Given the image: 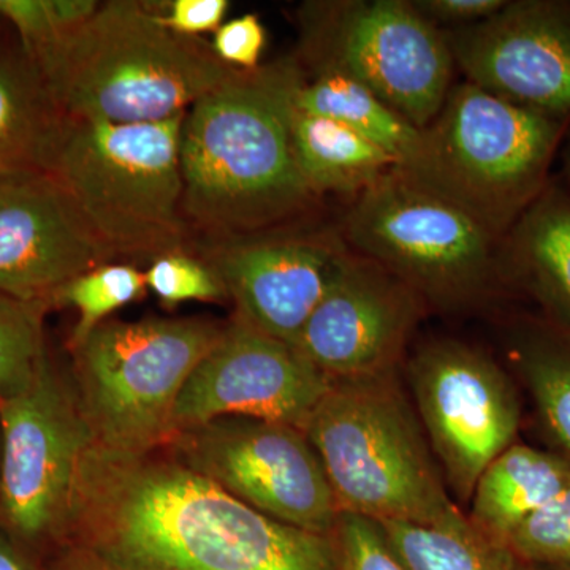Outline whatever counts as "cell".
Returning a JSON list of instances; mask_svg holds the SVG:
<instances>
[{"mask_svg":"<svg viewBox=\"0 0 570 570\" xmlns=\"http://www.w3.org/2000/svg\"><path fill=\"white\" fill-rule=\"evenodd\" d=\"M299 24L303 69L351 75L419 129L455 85L445 33L412 0L306 2Z\"/></svg>","mask_w":570,"mask_h":570,"instance_id":"9c48e42d","label":"cell"},{"mask_svg":"<svg viewBox=\"0 0 570 570\" xmlns=\"http://www.w3.org/2000/svg\"><path fill=\"white\" fill-rule=\"evenodd\" d=\"M187 112V111H186ZM186 112L160 122L110 124L62 116L45 170L55 176L112 254L181 253V134Z\"/></svg>","mask_w":570,"mask_h":570,"instance_id":"8992f818","label":"cell"},{"mask_svg":"<svg viewBox=\"0 0 570 570\" xmlns=\"http://www.w3.org/2000/svg\"><path fill=\"white\" fill-rule=\"evenodd\" d=\"M337 230L352 253L384 266L438 305L472 302L501 276V242L396 168L355 195Z\"/></svg>","mask_w":570,"mask_h":570,"instance_id":"ba28073f","label":"cell"},{"mask_svg":"<svg viewBox=\"0 0 570 570\" xmlns=\"http://www.w3.org/2000/svg\"><path fill=\"white\" fill-rule=\"evenodd\" d=\"M96 0H0V14L14 26L22 52L33 62L91 20Z\"/></svg>","mask_w":570,"mask_h":570,"instance_id":"4316f807","label":"cell"},{"mask_svg":"<svg viewBox=\"0 0 570 570\" xmlns=\"http://www.w3.org/2000/svg\"><path fill=\"white\" fill-rule=\"evenodd\" d=\"M62 115L24 52L0 56V178L45 170Z\"/></svg>","mask_w":570,"mask_h":570,"instance_id":"44dd1931","label":"cell"},{"mask_svg":"<svg viewBox=\"0 0 570 570\" xmlns=\"http://www.w3.org/2000/svg\"><path fill=\"white\" fill-rule=\"evenodd\" d=\"M0 513L24 546L61 538L92 431L73 385L50 358L20 392L0 400Z\"/></svg>","mask_w":570,"mask_h":570,"instance_id":"8fae6325","label":"cell"},{"mask_svg":"<svg viewBox=\"0 0 570 570\" xmlns=\"http://www.w3.org/2000/svg\"><path fill=\"white\" fill-rule=\"evenodd\" d=\"M59 540L69 570H337L332 535L269 519L164 445L92 442Z\"/></svg>","mask_w":570,"mask_h":570,"instance_id":"6da1fadb","label":"cell"},{"mask_svg":"<svg viewBox=\"0 0 570 570\" xmlns=\"http://www.w3.org/2000/svg\"><path fill=\"white\" fill-rule=\"evenodd\" d=\"M513 363L547 434L570 460V333L543 321L523 322Z\"/></svg>","mask_w":570,"mask_h":570,"instance_id":"cb8c5ba5","label":"cell"},{"mask_svg":"<svg viewBox=\"0 0 570 570\" xmlns=\"http://www.w3.org/2000/svg\"><path fill=\"white\" fill-rule=\"evenodd\" d=\"M0 570H43L33 561L24 543L0 527Z\"/></svg>","mask_w":570,"mask_h":570,"instance_id":"836d02e7","label":"cell"},{"mask_svg":"<svg viewBox=\"0 0 570 570\" xmlns=\"http://www.w3.org/2000/svg\"><path fill=\"white\" fill-rule=\"evenodd\" d=\"M145 281L146 287L168 307L187 302H219L227 296L212 266L186 250L154 258Z\"/></svg>","mask_w":570,"mask_h":570,"instance_id":"f1b7e54d","label":"cell"},{"mask_svg":"<svg viewBox=\"0 0 570 570\" xmlns=\"http://www.w3.org/2000/svg\"><path fill=\"white\" fill-rule=\"evenodd\" d=\"M569 487L570 460L515 442L480 475L468 519L487 538L505 543L517 528Z\"/></svg>","mask_w":570,"mask_h":570,"instance_id":"d6986e66","label":"cell"},{"mask_svg":"<svg viewBox=\"0 0 570 570\" xmlns=\"http://www.w3.org/2000/svg\"><path fill=\"white\" fill-rule=\"evenodd\" d=\"M442 32L466 81L570 118V0H505L485 21Z\"/></svg>","mask_w":570,"mask_h":570,"instance_id":"2e32d148","label":"cell"},{"mask_svg":"<svg viewBox=\"0 0 570 570\" xmlns=\"http://www.w3.org/2000/svg\"><path fill=\"white\" fill-rule=\"evenodd\" d=\"M332 384L294 346L235 317L184 385L171 434L219 417L272 420L303 430Z\"/></svg>","mask_w":570,"mask_h":570,"instance_id":"4fadbf2b","label":"cell"},{"mask_svg":"<svg viewBox=\"0 0 570 570\" xmlns=\"http://www.w3.org/2000/svg\"><path fill=\"white\" fill-rule=\"evenodd\" d=\"M377 524L407 570H546L520 560L505 543L487 538L464 513L442 523Z\"/></svg>","mask_w":570,"mask_h":570,"instance_id":"603a6c76","label":"cell"},{"mask_svg":"<svg viewBox=\"0 0 570 570\" xmlns=\"http://www.w3.org/2000/svg\"><path fill=\"white\" fill-rule=\"evenodd\" d=\"M116 255L47 170L0 178V294L47 303Z\"/></svg>","mask_w":570,"mask_h":570,"instance_id":"e0dca14e","label":"cell"},{"mask_svg":"<svg viewBox=\"0 0 570 570\" xmlns=\"http://www.w3.org/2000/svg\"><path fill=\"white\" fill-rule=\"evenodd\" d=\"M569 126L568 116L531 110L463 81L396 170L501 242L550 183Z\"/></svg>","mask_w":570,"mask_h":570,"instance_id":"277c9868","label":"cell"},{"mask_svg":"<svg viewBox=\"0 0 570 570\" xmlns=\"http://www.w3.org/2000/svg\"><path fill=\"white\" fill-rule=\"evenodd\" d=\"M292 145L299 174L317 197L358 195L397 168L395 157L351 127L298 110L292 119Z\"/></svg>","mask_w":570,"mask_h":570,"instance_id":"ffe728a7","label":"cell"},{"mask_svg":"<svg viewBox=\"0 0 570 570\" xmlns=\"http://www.w3.org/2000/svg\"><path fill=\"white\" fill-rule=\"evenodd\" d=\"M223 330L200 317L107 321L70 346L71 385L94 442L124 452L164 445L184 385Z\"/></svg>","mask_w":570,"mask_h":570,"instance_id":"52a82bcc","label":"cell"},{"mask_svg":"<svg viewBox=\"0 0 570 570\" xmlns=\"http://www.w3.org/2000/svg\"><path fill=\"white\" fill-rule=\"evenodd\" d=\"M332 538L337 570H407L390 549L376 521L341 512Z\"/></svg>","mask_w":570,"mask_h":570,"instance_id":"f546056e","label":"cell"},{"mask_svg":"<svg viewBox=\"0 0 570 570\" xmlns=\"http://www.w3.org/2000/svg\"><path fill=\"white\" fill-rule=\"evenodd\" d=\"M562 159H564L566 167L570 171V126L568 134H566L564 141H562L561 146Z\"/></svg>","mask_w":570,"mask_h":570,"instance_id":"e575fe53","label":"cell"},{"mask_svg":"<svg viewBox=\"0 0 570 570\" xmlns=\"http://www.w3.org/2000/svg\"><path fill=\"white\" fill-rule=\"evenodd\" d=\"M145 272L127 264H107L75 277L52 296L51 305L71 306L78 311V322L70 346L85 340L115 311L137 302L146 294Z\"/></svg>","mask_w":570,"mask_h":570,"instance_id":"d4e9b609","label":"cell"},{"mask_svg":"<svg viewBox=\"0 0 570 570\" xmlns=\"http://www.w3.org/2000/svg\"><path fill=\"white\" fill-rule=\"evenodd\" d=\"M409 382L445 482L461 501H471L482 472L519 436L521 407L512 381L489 355L439 340L412 356Z\"/></svg>","mask_w":570,"mask_h":570,"instance_id":"7c38bea8","label":"cell"},{"mask_svg":"<svg viewBox=\"0 0 570 570\" xmlns=\"http://www.w3.org/2000/svg\"><path fill=\"white\" fill-rule=\"evenodd\" d=\"M66 118L160 122L186 112L236 69L205 40L157 21L154 3L115 0L32 62Z\"/></svg>","mask_w":570,"mask_h":570,"instance_id":"3957f363","label":"cell"},{"mask_svg":"<svg viewBox=\"0 0 570 570\" xmlns=\"http://www.w3.org/2000/svg\"><path fill=\"white\" fill-rule=\"evenodd\" d=\"M305 70L283 58L236 70L186 112L183 216L213 242L284 227L317 195L296 165L292 119Z\"/></svg>","mask_w":570,"mask_h":570,"instance_id":"7a4b0ae2","label":"cell"},{"mask_svg":"<svg viewBox=\"0 0 570 570\" xmlns=\"http://www.w3.org/2000/svg\"><path fill=\"white\" fill-rule=\"evenodd\" d=\"M303 431L340 512L376 523L433 524L463 515L396 370L333 381Z\"/></svg>","mask_w":570,"mask_h":570,"instance_id":"5b68a950","label":"cell"},{"mask_svg":"<svg viewBox=\"0 0 570 570\" xmlns=\"http://www.w3.org/2000/svg\"><path fill=\"white\" fill-rule=\"evenodd\" d=\"M505 546L535 568H570V487L517 528Z\"/></svg>","mask_w":570,"mask_h":570,"instance_id":"83f0119b","label":"cell"},{"mask_svg":"<svg viewBox=\"0 0 570 570\" xmlns=\"http://www.w3.org/2000/svg\"><path fill=\"white\" fill-rule=\"evenodd\" d=\"M48 307L0 294V400L31 384L47 362L43 314Z\"/></svg>","mask_w":570,"mask_h":570,"instance_id":"484cf974","label":"cell"},{"mask_svg":"<svg viewBox=\"0 0 570 570\" xmlns=\"http://www.w3.org/2000/svg\"><path fill=\"white\" fill-rule=\"evenodd\" d=\"M164 448L269 519L314 534L335 531L341 513L335 494L299 428L219 417L175 431Z\"/></svg>","mask_w":570,"mask_h":570,"instance_id":"30bf717a","label":"cell"},{"mask_svg":"<svg viewBox=\"0 0 570 570\" xmlns=\"http://www.w3.org/2000/svg\"><path fill=\"white\" fill-rule=\"evenodd\" d=\"M212 47L217 58L232 69H258L266 47V31L261 18L249 13L224 22L214 36Z\"/></svg>","mask_w":570,"mask_h":570,"instance_id":"4dcf8cb0","label":"cell"},{"mask_svg":"<svg viewBox=\"0 0 570 570\" xmlns=\"http://www.w3.org/2000/svg\"><path fill=\"white\" fill-rule=\"evenodd\" d=\"M228 6L227 0H174L167 3L165 13L157 7V21L170 32L198 39L200 33L216 32L224 24Z\"/></svg>","mask_w":570,"mask_h":570,"instance_id":"1f68e13d","label":"cell"},{"mask_svg":"<svg viewBox=\"0 0 570 570\" xmlns=\"http://www.w3.org/2000/svg\"><path fill=\"white\" fill-rule=\"evenodd\" d=\"M549 570H570V568H561V569H549Z\"/></svg>","mask_w":570,"mask_h":570,"instance_id":"d590c367","label":"cell"},{"mask_svg":"<svg viewBox=\"0 0 570 570\" xmlns=\"http://www.w3.org/2000/svg\"><path fill=\"white\" fill-rule=\"evenodd\" d=\"M348 250L340 230L277 227L216 239L205 262L234 299L236 317L294 346Z\"/></svg>","mask_w":570,"mask_h":570,"instance_id":"5bb4252c","label":"cell"},{"mask_svg":"<svg viewBox=\"0 0 570 570\" xmlns=\"http://www.w3.org/2000/svg\"><path fill=\"white\" fill-rule=\"evenodd\" d=\"M412 3L441 31H452L493 17L505 0H412Z\"/></svg>","mask_w":570,"mask_h":570,"instance_id":"d6a6232c","label":"cell"},{"mask_svg":"<svg viewBox=\"0 0 570 570\" xmlns=\"http://www.w3.org/2000/svg\"><path fill=\"white\" fill-rule=\"evenodd\" d=\"M295 105L298 110L335 119L362 134L395 157L397 167L411 159L422 138V129L344 71L305 70Z\"/></svg>","mask_w":570,"mask_h":570,"instance_id":"7402d4cb","label":"cell"},{"mask_svg":"<svg viewBox=\"0 0 570 570\" xmlns=\"http://www.w3.org/2000/svg\"><path fill=\"white\" fill-rule=\"evenodd\" d=\"M423 298L384 266L348 250L294 347L332 379L395 371Z\"/></svg>","mask_w":570,"mask_h":570,"instance_id":"9a60e30c","label":"cell"},{"mask_svg":"<svg viewBox=\"0 0 570 570\" xmlns=\"http://www.w3.org/2000/svg\"><path fill=\"white\" fill-rule=\"evenodd\" d=\"M499 269L542 306L547 321L570 333V189L547 184L499 245Z\"/></svg>","mask_w":570,"mask_h":570,"instance_id":"ac0fdd59","label":"cell"}]
</instances>
